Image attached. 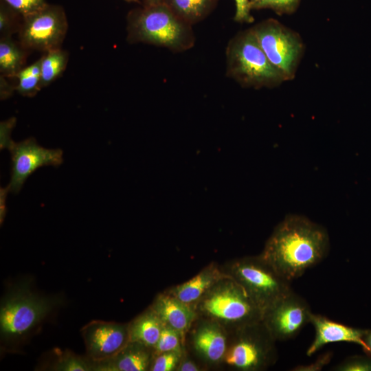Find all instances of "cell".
I'll list each match as a JSON object with an SVG mask.
<instances>
[{
    "mask_svg": "<svg viewBox=\"0 0 371 371\" xmlns=\"http://www.w3.org/2000/svg\"><path fill=\"white\" fill-rule=\"evenodd\" d=\"M40 87L47 86L64 71L67 61V54L59 48L47 52L41 59Z\"/></svg>",
    "mask_w": 371,
    "mask_h": 371,
    "instance_id": "obj_20",
    "label": "cell"
},
{
    "mask_svg": "<svg viewBox=\"0 0 371 371\" xmlns=\"http://www.w3.org/2000/svg\"><path fill=\"white\" fill-rule=\"evenodd\" d=\"M329 247L323 226L304 216L289 214L276 227L260 256L291 282L321 262Z\"/></svg>",
    "mask_w": 371,
    "mask_h": 371,
    "instance_id": "obj_1",
    "label": "cell"
},
{
    "mask_svg": "<svg viewBox=\"0 0 371 371\" xmlns=\"http://www.w3.org/2000/svg\"><path fill=\"white\" fill-rule=\"evenodd\" d=\"M166 352L185 353V341L181 335L173 328L164 325L159 339L153 348V354L157 355Z\"/></svg>",
    "mask_w": 371,
    "mask_h": 371,
    "instance_id": "obj_24",
    "label": "cell"
},
{
    "mask_svg": "<svg viewBox=\"0 0 371 371\" xmlns=\"http://www.w3.org/2000/svg\"><path fill=\"white\" fill-rule=\"evenodd\" d=\"M311 324L314 326L315 335L306 350L308 356H311L327 344L341 341L359 344L368 355V349L364 341V337L368 329L348 326L313 313L311 315Z\"/></svg>",
    "mask_w": 371,
    "mask_h": 371,
    "instance_id": "obj_14",
    "label": "cell"
},
{
    "mask_svg": "<svg viewBox=\"0 0 371 371\" xmlns=\"http://www.w3.org/2000/svg\"><path fill=\"white\" fill-rule=\"evenodd\" d=\"M87 356L93 361L108 359L130 341L128 324L92 321L81 328Z\"/></svg>",
    "mask_w": 371,
    "mask_h": 371,
    "instance_id": "obj_12",
    "label": "cell"
},
{
    "mask_svg": "<svg viewBox=\"0 0 371 371\" xmlns=\"http://www.w3.org/2000/svg\"><path fill=\"white\" fill-rule=\"evenodd\" d=\"M58 304L52 297L41 296L20 283L3 297L0 308V334L3 343L14 344L29 335Z\"/></svg>",
    "mask_w": 371,
    "mask_h": 371,
    "instance_id": "obj_3",
    "label": "cell"
},
{
    "mask_svg": "<svg viewBox=\"0 0 371 371\" xmlns=\"http://www.w3.org/2000/svg\"><path fill=\"white\" fill-rule=\"evenodd\" d=\"M15 124V118H11L1 123V148H8L12 141L10 132Z\"/></svg>",
    "mask_w": 371,
    "mask_h": 371,
    "instance_id": "obj_31",
    "label": "cell"
},
{
    "mask_svg": "<svg viewBox=\"0 0 371 371\" xmlns=\"http://www.w3.org/2000/svg\"><path fill=\"white\" fill-rule=\"evenodd\" d=\"M23 55L19 47L5 36L0 41V71L3 75L16 76L21 69Z\"/></svg>",
    "mask_w": 371,
    "mask_h": 371,
    "instance_id": "obj_21",
    "label": "cell"
},
{
    "mask_svg": "<svg viewBox=\"0 0 371 371\" xmlns=\"http://www.w3.org/2000/svg\"><path fill=\"white\" fill-rule=\"evenodd\" d=\"M56 371H93L94 361L87 356L82 357L71 351L60 354L52 367Z\"/></svg>",
    "mask_w": 371,
    "mask_h": 371,
    "instance_id": "obj_23",
    "label": "cell"
},
{
    "mask_svg": "<svg viewBox=\"0 0 371 371\" xmlns=\"http://www.w3.org/2000/svg\"><path fill=\"white\" fill-rule=\"evenodd\" d=\"M127 1H136V0H127Z\"/></svg>",
    "mask_w": 371,
    "mask_h": 371,
    "instance_id": "obj_38",
    "label": "cell"
},
{
    "mask_svg": "<svg viewBox=\"0 0 371 371\" xmlns=\"http://www.w3.org/2000/svg\"><path fill=\"white\" fill-rule=\"evenodd\" d=\"M3 1L23 16L35 12L47 4L45 0H3Z\"/></svg>",
    "mask_w": 371,
    "mask_h": 371,
    "instance_id": "obj_27",
    "label": "cell"
},
{
    "mask_svg": "<svg viewBox=\"0 0 371 371\" xmlns=\"http://www.w3.org/2000/svg\"><path fill=\"white\" fill-rule=\"evenodd\" d=\"M164 326L161 319L149 306L128 324L130 341L139 343L153 350Z\"/></svg>",
    "mask_w": 371,
    "mask_h": 371,
    "instance_id": "obj_18",
    "label": "cell"
},
{
    "mask_svg": "<svg viewBox=\"0 0 371 371\" xmlns=\"http://www.w3.org/2000/svg\"><path fill=\"white\" fill-rule=\"evenodd\" d=\"M240 284L262 311L292 291L290 282L259 255L233 260L221 267Z\"/></svg>",
    "mask_w": 371,
    "mask_h": 371,
    "instance_id": "obj_5",
    "label": "cell"
},
{
    "mask_svg": "<svg viewBox=\"0 0 371 371\" xmlns=\"http://www.w3.org/2000/svg\"><path fill=\"white\" fill-rule=\"evenodd\" d=\"M150 307L164 325L177 330L186 341L187 333L197 317L192 306L166 291L156 296Z\"/></svg>",
    "mask_w": 371,
    "mask_h": 371,
    "instance_id": "obj_15",
    "label": "cell"
},
{
    "mask_svg": "<svg viewBox=\"0 0 371 371\" xmlns=\"http://www.w3.org/2000/svg\"><path fill=\"white\" fill-rule=\"evenodd\" d=\"M19 83L16 89L25 96H32L41 89V60L21 69L16 75Z\"/></svg>",
    "mask_w": 371,
    "mask_h": 371,
    "instance_id": "obj_22",
    "label": "cell"
},
{
    "mask_svg": "<svg viewBox=\"0 0 371 371\" xmlns=\"http://www.w3.org/2000/svg\"><path fill=\"white\" fill-rule=\"evenodd\" d=\"M333 370L336 371H371V355L347 358L337 365Z\"/></svg>",
    "mask_w": 371,
    "mask_h": 371,
    "instance_id": "obj_26",
    "label": "cell"
},
{
    "mask_svg": "<svg viewBox=\"0 0 371 371\" xmlns=\"http://www.w3.org/2000/svg\"><path fill=\"white\" fill-rule=\"evenodd\" d=\"M364 341L368 349V355H371V330L368 329V333L364 337Z\"/></svg>",
    "mask_w": 371,
    "mask_h": 371,
    "instance_id": "obj_35",
    "label": "cell"
},
{
    "mask_svg": "<svg viewBox=\"0 0 371 371\" xmlns=\"http://www.w3.org/2000/svg\"><path fill=\"white\" fill-rule=\"evenodd\" d=\"M227 74L241 85L274 87L287 80L269 60L252 29L236 35L227 49Z\"/></svg>",
    "mask_w": 371,
    "mask_h": 371,
    "instance_id": "obj_4",
    "label": "cell"
},
{
    "mask_svg": "<svg viewBox=\"0 0 371 371\" xmlns=\"http://www.w3.org/2000/svg\"><path fill=\"white\" fill-rule=\"evenodd\" d=\"M227 276L221 267L212 262L191 279L170 288L167 291L194 308L205 293Z\"/></svg>",
    "mask_w": 371,
    "mask_h": 371,
    "instance_id": "obj_17",
    "label": "cell"
},
{
    "mask_svg": "<svg viewBox=\"0 0 371 371\" xmlns=\"http://www.w3.org/2000/svg\"><path fill=\"white\" fill-rule=\"evenodd\" d=\"M7 148L11 154V177L7 186L10 192L15 194L19 192L28 177L38 168L56 167L63 161L61 149L44 148L34 137L20 142L12 141Z\"/></svg>",
    "mask_w": 371,
    "mask_h": 371,
    "instance_id": "obj_11",
    "label": "cell"
},
{
    "mask_svg": "<svg viewBox=\"0 0 371 371\" xmlns=\"http://www.w3.org/2000/svg\"><path fill=\"white\" fill-rule=\"evenodd\" d=\"M197 317L214 321L229 332L262 321V311L244 288L228 275L194 306Z\"/></svg>",
    "mask_w": 371,
    "mask_h": 371,
    "instance_id": "obj_2",
    "label": "cell"
},
{
    "mask_svg": "<svg viewBox=\"0 0 371 371\" xmlns=\"http://www.w3.org/2000/svg\"><path fill=\"white\" fill-rule=\"evenodd\" d=\"M276 341L262 321L232 332L222 364L239 371H261L278 359Z\"/></svg>",
    "mask_w": 371,
    "mask_h": 371,
    "instance_id": "obj_6",
    "label": "cell"
},
{
    "mask_svg": "<svg viewBox=\"0 0 371 371\" xmlns=\"http://www.w3.org/2000/svg\"><path fill=\"white\" fill-rule=\"evenodd\" d=\"M260 1H262V0H250V3H251V8H254V6L257 3H258Z\"/></svg>",
    "mask_w": 371,
    "mask_h": 371,
    "instance_id": "obj_37",
    "label": "cell"
},
{
    "mask_svg": "<svg viewBox=\"0 0 371 371\" xmlns=\"http://www.w3.org/2000/svg\"><path fill=\"white\" fill-rule=\"evenodd\" d=\"M236 14L234 19L239 22L250 23L254 21L250 14L251 9L250 0H235Z\"/></svg>",
    "mask_w": 371,
    "mask_h": 371,
    "instance_id": "obj_29",
    "label": "cell"
},
{
    "mask_svg": "<svg viewBox=\"0 0 371 371\" xmlns=\"http://www.w3.org/2000/svg\"><path fill=\"white\" fill-rule=\"evenodd\" d=\"M333 354L326 352L320 355L313 363L308 365H299L295 366L293 371H319L330 361Z\"/></svg>",
    "mask_w": 371,
    "mask_h": 371,
    "instance_id": "obj_30",
    "label": "cell"
},
{
    "mask_svg": "<svg viewBox=\"0 0 371 371\" xmlns=\"http://www.w3.org/2000/svg\"><path fill=\"white\" fill-rule=\"evenodd\" d=\"M10 27V17L8 11L4 6H1L0 10V32L4 33L8 30Z\"/></svg>",
    "mask_w": 371,
    "mask_h": 371,
    "instance_id": "obj_33",
    "label": "cell"
},
{
    "mask_svg": "<svg viewBox=\"0 0 371 371\" xmlns=\"http://www.w3.org/2000/svg\"><path fill=\"white\" fill-rule=\"evenodd\" d=\"M23 18L20 39L25 47L46 52L58 48L67 29L62 8L47 4Z\"/></svg>",
    "mask_w": 371,
    "mask_h": 371,
    "instance_id": "obj_9",
    "label": "cell"
},
{
    "mask_svg": "<svg viewBox=\"0 0 371 371\" xmlns=\"http://www.w3.org/2000/svg\"><path fill=\"white\" fill-rule=\"evenodd\" d=\"M269 60L285 75L294 78L304 45L300 36L276 20L267 19L252 28Z\"/></svg>",
    "mask_w": 371,
    "mask_h": 371,
    "instance_id": "obj_8",
    "label": "cell"
},
{
    "mask_svg": "<svg viewBox=\"0 0 371 371\" xmlns=\"http://www.w3.org/2000/svg\"><path fill=\"white\" fill-rule=\"evenodd\" d=\"M189 23L182 20L164 3L146 5L136 12L131 30L137 39L172 49L190 47Z\"/></svg>",
    "mask_w": 371,
    "mask_h": 371,
    "instance_id": "obj_7",
    "label": "cell"
},
{
    "mask_svg": "<svg viewBox=\"0 0 371 371\" xmlns=\"http://www.w3.org/2000/svg\"><path fill=\"white\" fill-rule=\"evenodd\" d=\"M186 353V352H185ZM185 353L166 352L155 355L150 367V371H174Z\"/></svg>",
    "mask_w": 371,
    "mask_h": 371,
    "instance_id": "obj_25",
    "label": "cell"
},
{
    "mask_svg": "<svg viewBox=\"0 0 371 371\" xmlns=\"http://www.w3.org/2000/svg\"><path fill=\"white\" fill-rule=\"evenodd\" d=\"M146 5H153L164 3V0H144Z\"/></svg>",
    "mask_w": 371,
    "mask_h": 371,
    "instance_id": "obj_36",
    "label": "cell"
},
{
    "mask_svg": "<svg viewBox=\"0 0 371 371\" xmlns=\"http://www.w3.org/2000/svg\"><path fill=\"white\" fill-rule=\"evenodd\" d=\"M153 350L139 343L128 344L113 357L94 361L93 371H146L149 370Z\"/></svg>",
    "mask_w": 371,
    "mask_h": 371,
    "instance_id": "obj_16",
    "label": "cell"
},
{
    "mask_svg": "<svg viewBox=\"0 0 371 371\" xmlns=\"http://www.w3.org/2000/svg\"><path fill=\"white\" fill-rule=\"evenodd\" d=\"M187 335L192 351L203 365L214 367L223 363L229 338V332L225 327L197 317Z\"/></svg>",
    "mask_w": 371,
    "mask_h": 371,
    "instance_id": "obj_13",
    "label": "cell"
},
{
    "mask_svg": "<svg viewBox=\"0 0 371 371\" xmlns=\"http://www.w3.org/2000/svg\"><path fill=\"white\" fill-rule=\"evenodd\" d=\"M217 0H164L172 12L190 24L201 20L212 10Z\"/></svg>",
    "mask_w": 371,
    "mask_h": 371,
    "instance_id": "obj_19",
    "label": "cell"
},
{
    "mask_svg": "<svg viewBox=\"0 0 371 371\" xmlns=\"http://www.w3.org/2000/svg\"><path fill=\"white\" fill-rule=\"evenodd\" d=\"M300 0H262L254 8H270L279 14H290L295 10Z\"/></svg>",
    "mask_w": 371,
    "mask_h": 371,
    "instance_id": "obj_28",
    "label": "cell"
},
{
    "mask_svg": "<svg viewBox=\"0 0 371 371\" xmlns=\"http://www.w3.org/2000/svg\"><path fill=\"white\" fill-rule=\"evenodd\" d=\"M10 192L8 186L4 188H1L0 190V221L1 224L3 222L5 214H6V206L5 201L8 196V193Z\"/></svg>",
    "mask_w": 371,
    "mask_h": 371,
    "instance_id": "obj_34",
    "label": "cell"
},
{
    "mask_svg": "<svg viewBox=\"0 0 371 371\" xmlns=\"http://www.w3.org/2000/svg\"><path fill=\"white\" fill-rule=\"evenodd\" d=\"M203 370L202 367L200 366L195 361L188 357L185 353L182 357L179 364L177 368V371H201Z\"/></svg>",
    "mask_w": 371,
    "mask_h": 371,
    "instance_id": "obj_32",
    "label": "cell"
},
{
    "mask_svg": "<svg viewBox=\"0 0 371 371\" xmlns=\"http://www.w3.org/2000/svg\"><path fill=\"white\" fill-rule=\"evenodd\" d=\"M311 313L308 303L291 291L264 311L262 322L276 341H282L295 337L311 323Z\"/></svg>",
    "mask_w": 371,
    "mask_h": 371,
    "instance_id": "obj_10",
    "label": "cell"
}]
</instances>
